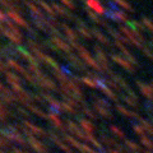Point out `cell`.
<instances>
[{"label":"cell","instance_id":"cell-1","mask_svg":"<svg viewBox=\"0 0 153 153\" xmlns=\"http://www.w3.org/2000/svg\"><path fill=\"white\" fill-rule=\"evenodd\" d=\"M3 33L12 42H14V44H19L21 40H22V33H21V31H19L18 28L14 26V23L10 22V21L7 22V27L3 28Z\"/></svg>","mask_w":153,"mask_h":153},{"label":"cell","instance_id":"cell-13","mask_svg":"<svg viewBox=\"0 0 153 153\" xmlns=\"http://www.w3.org/2000/svg\"><path fill=\"white\" fill-rule=\"evenodd\" d=\"M87 14H88V16H89V18L91 19H92V21L93 22H96V23H98V25H102V21H101V19H100L97 16H96V14L92 12V10H91V9L88 8L87 9Z\"/></svg>","mask_w":153,"mask_h":153},{"label":"cell","instance_id":"cell-6","mask_svg":"<svg viewBox=\"0 0 153 153\" xmlns=\"http://www.w3.org/2000/svg\"><path fill=\"white\" fill-rule=\"evenodd\" d=\"M51 5H52V8H54L55 13H56V14H59V16L64 17V18H69V19H73V18H74V17H73V14L69 13L64 7H60L59 4H55V3H52Z\"/></svg>","mask_w":153,"mask_h":153},{"label":"cell","instance_id":"cell-2","mask_svg":"<svg viewBox=\"0 0 153 153\" xmlns=\"http://www.w3.org/2000/svg\"><path fill=\"white\" fill-rule=\"evenodd\" d=\"M7 16H8V18L10 19V21L13 22V23H16V25H18V26H22V27H28V23L26 22V19L23 18V17H21V14H19L18 12H14V10H8V13H7Z\"/></svg>","mask_w":153,"mask_h":153},{"label":"cell","instance_id":"cell-17","mask_svg":"<svg viewBox=\"0 0 153 153\" xmlns=\"http://www.w3.org/2000/svg\"><path fill=\"white\" fill-rule=\"evenodd\" d=\"M126 144L129 146V147H130L131 148V149H134V151H139V147H138V144H135V143H134V142H130V140H128L126 142Z\"/></svg>","mask_w":153,"mask_h":153},{"label":"cell","instance_id":"cell-19","mask_svg":"<svg viewBox=\"0 0 153 153\" xmlns=\"http://www.w3.org/2000/svg\"><path fill=\"white\" fill-rule=\"evenodd\" d=\"M143 153H152L151 151H143Z\"/></svg>","mask_w":153,"mask_h":153},{"label":"cell","instance_id":"cell-14","mask_svg":"<svg viewBox=\"0 0 153 153\" xmlns=\"http://www.w3.org/2000/svg\"><path fill=\"white\" fill-rule=\"evenodd\" d=\"M142 144L143 146H146L147 148H149V149H153V143L148 139V138H146V137H142Z\"/></svg>","mask_w":153,"mask_h":153},{"label":"cell","instance_id":"cell-10","mask_svg":"<svg viewBox=\"0 0 153 153\" xmlns=\"http://www.w3.org/2000/svg\"><path fill=\"white\" fill-rule=\"evenodd\" d=\"M52 42H54V44L59 47V49L63 50V51H66V52L69 51V45H66L65 42L63 40H60L59 37H54V38H52Z\"/></svg>","mask_w":153,"mask_h":153},{"label":"cell","instance_id":"cell-7","mask_svg":"<svg viewBox=\"0 0 153 153\" xmlns=\"http://www.w3.org/2000/svg\"><path fill=\"white\" fill-rule=\"evenodd\" d=\"M36 1H37L38 5H40V7H41V8L44 9V10L47 13V14H49L50 18H51V17L54 18V17L56 16V13H55V10H54V8H52L51 4H49V3L44 1V0H36Z\"/></svg>","mask_w":153,"mask_h":153},{"label":"cell","instance_id":"cell-15","mask_svg":"<svg viewBox=\"0 0 153 153\" xmlns=\"http://www.w3.org/2000/svg\"><path fill=\"white\" fill-rule=\"evenodd\" d=\"M60 1L63 3V4H64V5H65L66 8H69V9H73V10L75 9V4L73 3V0H60Z\"/></svg>","mask_w":153,"mask_h":153},{"label":"cell","instance_id":"cell-11","mask_svg":"<svg viewBox=\"0 0 153 153\" xmlns=\"http://www.w3.org/2000/svg\"><path fill=\"white\" fill-rule=\"evenodd\" d=\"M92 33H93V36L97 38V40H100V41L102 42V44H108V42H107V38L105 37L98 30H92Z\"/></svg>","mask_w":153,"mask_h":153},{"label":"cell","instance_id":"cell-12","mask_svg":"<svg viewBox=\"0 0 153 153\" xmlns=\"http://www.w3.org/2000/svg\"><path fill=\"white\" fill-rule=\"evenodd\" d=\"M112 59H114L115 61H116L117 64L123 65V66H124V68H125V69H128V70H130V69H131V68H130V65H129V64H126V63H125V60L120 59V57H119V56H116V55H112Z\"/></svg>","mask_w":153,"mask_h":153},{"label":"cell","instance_id":"cell-16","mask_svg":"<svg viewBox=\"0 0 153 153\" xmlns=\"http://www.w3.org/2000/svg\"><path fill=\"white\" fill-rule=\"evenodd\" d=\"M134 130L137 131L138 135H143V137H144V133H146V130H144V129H143V128H139V126L134 125Z\"/></svg>","mask_w":153,"mask_h":153},{"label":"cell","instance_id":"cell-3","mask_svg":"<svg viewBox=\"0 0 153 153\" xmlns=\"http://www.w3.org/2000/svg\"><path fill=\"white\" fill-rule=\"evenodd\" d=\"M75 22H76V26H78V31L79 33L82 36H84L85 38H91L93 36V33H92V30H89V28L84 25L83 22H80V19L79 18H76L75 19Z\"/></svg>","mask_w":153,"mask_h":153},{"label":"cell","instance_id":"cell-9","mask_svg":"<svg viewBox=\"0 0 153 153\" xmlns=\"http://www.w3.org/2000/svg\"><path fill=\"white\" fill-rule=\"evenodd\" d=\"M138 85L140 87V91H142V93L146 96L147 98H153V88H149L148 85L146 84H142L140 82H138Z\"/></svg>","mask_w":153,"mask_h":153},{"label":"cell","instance_id":"cell-4","mask_svg":"<svg viewBox=\"0 0 153 153\" xmlns=\"http://www.w3.org/2000/svg\"><path fill=\"white\" fill-rule=\"evenodd\" d=\"M87 7L91 9V10H93L96 13H98V14H106V10L103 9V7L100 4L98 0H87Z\"/></svg>","mask_w":153,"mask_h":153},{"label":"cell","instance_id":"cell-8","mask_svg":"<svg viewBox=\"0 0 153 153\" xmlns=\"http://www.w3.org/2000/svg\"><path fill=\"white\" fill-rule=\"evenodd\" d=\"M61 27H63V30H64V32H65V35L69 37L70 42H73V45H75V44H76V35H75V32L71 30L70 27L66 26V25H61Z\"/></svg>","mask_w":153,"mask_h":153},{"label":"cell","instance_id":"cell-18","mask_svg":"<svg viewBox=\"0 0 153 153\" xmlns=\"http://www.w3.org/2000/svg\"><path fill=\"white\" fill-rule=\"evenodd\" d=\"M9 21V18H8V16H7V14L5 13H4L3 10H0V22H8Z\"/></svg>","mask_w":153,"mask_h":153},{"label":"cell","instance_id":"cell-5","mask_svg":"<svg viewBox=\"0 0 153 153\" xmlns=\"http://www.w3.org/2000/svg\"><path fill=\"white\" fill-rule=\"evenodd\" d=\"M26 5H27L28 9H30V13H31L32 18H44V17H45V16H44V13L40 10V8H38L37 5H35L33 3H31V1H26Z\"/></svg>","mask_w":153,"mask_h":153}]
</instances>
